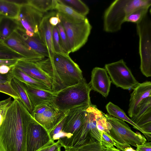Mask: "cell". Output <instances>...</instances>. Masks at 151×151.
I'll return each instance as SVG.
<instances>
[{"mask_svg": "<svg viewBox=\"0 0 151 151\" xmlns=\"http://www.w3.org/2000/svg\"><path fill=\"white\" fill-rule=\"evenodd\" d=\"M32 117L20 100L12 101L0 126V151H27V132Z\"/></svg>", "mask_w": 151, "mask_h": 151, "instance_id": "cell-1", "label": "cell"}, {"mask_svg": "<svg viewBox=\"0 0 151 151\" xmlns=\"http://www.w3.org/2000/svg\"><path fill=\"white\" fill-rule=\"evenodd\" d=\"M35 62L52 79L54 93L77 84L84 78L78 65L65 54L55 52Z\"/></svg>", "mask_w": 151, "mask_h": 151, "instance_id": "cell-2", "label": "cell"}, {"mask_svg": "<svg viewBox=\"0 0 151 151\" xmlns=\"http://www.w3.org/2000/svg\"><path fill=\"white\" fill-rule=\"evenodd\" d=\"M106 148L93 138L87 143L78 148L75 151H103Z\"/></svg>", "mask_w": 151, "mask_h": 151, "instance_id": "cell-31", "label": "cell"}, {"mask_svg": "<svg viewBox=\"0 0 151 151\" xmlns=\"http://www.w3.org/2000/svg\"><path fill=\"white\" fill-rule=\"evenodd\" d=\"M0 43L21 55L27 60L36 62L44 59L45 58L30 47L17 30Z\"/></svg>", "mask_w": 151, "mask_h": 151, "instance_id": "cell-12", "label": "cell"}, {"mask_svg": "<svg viewBox=\"0 0 151 151\" xmlns=\"http://www.w3.org/2000/svg\"><path fill=\"white\" fill-rule=\"evenodd\" d=\"M137 151H151V142H148L142 145H138Z\"/></svg>", "mask_w": 151, "mask_h": 151, "instance_id": "cell-40", "label": "cell"}, {"mask_svg": "<svg viewBox=\"0 0 151 151\" xmlns=\"http://www.w3.org/2000/svg\"><path fill=\"white\" fill-rule=\"evenodd\" d=\"M91 90L84 78L77 84L55 93L52 102L64 113L77 107H89L92 104L90 96Z\"/></svg>", "mask_w": 151, "mask_h": 151, "instance_id": "cell-4", "label": "cell"}, {"mask_svg": "<svg viewBox=\"0 0 151 151\" xmlns=\"http://www.w3.org/2000/svg\"><path fill=\"white\" fill-rule=\"evenodd\" d=\"M105 68L111 82L117 87L125 90L133 89L139 83L122 59L106 64Z\"/></svg>", "mask_w": 151, "mask_h": 151, "instance_id": "cell-9", "label": "cell"}, {"mask_svg": "<svg viewBox=\"0 0 151 151\" xmlns=\"http://www.w3.org/2000/svg\"><path fill=\"white\" fill-rule=\"evenodd\" d=\"M150 110H151V96L147 98L139 104L135 115L130 119L135 124L142 115Z\"/></svg>", "mask_w": 151, "mask_h": 151, "instance_id": "cell-30", "label": "cell"}, {"mask_svg": "<svg viewBox=\"0 0 151 151\" xmlns=\"http://www.w3.org/2000/svg\"><path fill=\"white\" fill-rule=\"evenodd\" d=\"M55 143L51 141L42 148L37 151H48L50 148Z\"/></svg>", "mask_w": 151, "mask_h": 151, "instance_id": "cell-46", "label": "cell"}, {"mask_svg": "<svg viewBox=\"0 0 151 151\" xmlns=\"http://www.w3.org/2000/svg\"><path fill=\"white\" fill-rule=\"evenodd\" d=\"M14 66L33 78L44 83L52 91L53 85L52 79L35 62L24 60H19Z\"/></svg>", "mask_w": 151, "mask_h": 151, "instance_id": "cell-16", "label": "cell"}, {"mask_svg": "<svg viewBox=\"0 0 151 151\" xmlns=\"http://www.w3.org/2000/svg\"><path fill=\"white\" fill-rule=\"evenodd\" d=\"M88 107H77L65 113V120L62 131L69 135L71 138L85 120L87 115L86 109Z\"/></svg>", "mask_w": 151, "mask_h": 151, "instance_id": "cell-14", "label": "cell"}, {"mask_svg": "<svg viewBox=\"0 0 151 151\" xmlns=\"http://www.w3.org/2000/svg\"><path fill=\"white\" fill-rule=\"evenodd\" d=\"M21 5L12 0H0V15L16 19L19 14Z\"/></svg>", "mask_w": 151, "mask_h": 151, "instance_id": "cell-25", "label": "cell"}, {"mask_svg": "<svg viewBox=\"0 0 151 151\" xmlns=\"http://www.w3.org/2000/svg\"><path fill=\"white\" fill-rule=\"evenodd\" d=\"M133 89L131 94L128 111L130 118L135 115L139 104L146 99L151 96V82L146 81L139 83Z\"/></svg>", "mask_w": 151, "mask_h": 151, "instance_id": "cell-17", "label": "cell"}, {"mask_svg": "<svg viewBox=\"0 0 151 151\" xmlns=\"http://www.w3.org/2000/svg\"><path fill=\"white\" fill-rule=\"evenodd\" d=\"M51 141L47 130L32 116L27 132V151H37Z\"/></svg>", "mask_w": 151, "mask_h": 151, "instance_id": "cell-13", "label": "cell"}, {"mask_svg": "<svg viewBox=\"0 0 151 151\" xmlns=\"http://www.w3.org/2000/svg\"><path fill=\"white\" fill-rule=\"evenodd\" d=\"M58 13L67 36L71 52H76L87 42L92 26L86 17L83 20H76Z\"/></svg>", "mask_w": 151, "mask_h": 151, "instance_id": "cell-7", "label": "cell"}, {"mask_svg": "<svg viewBox=\"0 0 151 151\" xmlns=\"http://www.w3.org/2000/svg\"><path fill=\"white\" fill-rule=\"evenodd\" d=\"M0 59L26 60L21 55L9 49L1 43Z\"/></svg>", "mask_w": 151, "mask_h": 151, "instance_id": "cell-33", "label": "cell"}, {"mask_svg": "<svg viewBox=\"0 0 151 151\" xmlns=\"http://www.w3.org/2000/svg\"><path fill=\"white\" fill-rule=\"evenodd\" d=\"M0 92L10 96L14 99L20 100L18 95L12 88L10 82L6 84L0 83Z\"/></svg>", "mask_w": 151, "mask_h": 151, "instance_id": "cell-36", "label": "cell"}, {"mask_svg": "<svg viewBox=\"0 0 151 151\" xmlns=\"http://www.w3.org/2000/svg\"><path fill=\"white\" fill-rule=\"evenodd\" d=\"M58 31L60 40L63 48L65 53L69 55L71 50L68 39L65 30L61 23L56 26Z\"/></svg>", "mask_w": 151, "mask_h": 151, "instance_id": "cell-34", "label": "cell"}, {"mask_svg": "<svg viewBox=\"0 0 151 151\" xmlns=\"http://www.w3.org/2000/svg\"><path fill=\"white\" fill-rule=\"evenodd\" d=\"M8 106L6 107L0 109V126L4 120L5 112Z\"/></svg>", "mask_w": 151, "mask_h": 151, "instance_id": "cell-45", "label": "cell"}, {"mask_svg": "<svg viewBox=\"0 0 151 151\" xmlns=\"http://www.w3.org/2000/svg\"><path fill=\"white\" fill-rule=\"evenodd\" d=\"M54 9L57 10L58 12L61 13L75 20H83L86 17L79 14L70 7L59 3L57 0Z\"/></svg>", "mask_w": 151, "mask_h": 151, "instance_id": "cell-28", "label": "cell"}, {"mask_svg": "<svg viewBox=\"0 0 151 151\" xmlns=\"http://www.w3.org/2000/svg\"><path fill=\"white\" fill-rule=\"evenodd\" d=\"M19 60L17 59H0V66L5 65L11 68L15 66Z\"/></svg>", "mask_w": 151, "mask_h": 151, "instance_id": "cell-39", "label": "cell"}, {"mask_svg": "<svg viewBox=\"0 0 151 151\" xmlns=\"http://www.w3.org/2000/svg\"><path fill=\"white\" fill-rule=\"evenodd\" d=\"M106 108L109 115L129 123L133 126L134 128L142 132L146 137L148 141H151V135L146 133L134 123L127 116L124 111L118 106L109 102L106 104Z\"/></svg>", "mask_w": 151, "mask_h": 151, "instance_id": "cell-21", "label": "cell"}, {"mask_svg": "<svg viewBox=\"0 0 151 151\" xmlns=\"http://www.w3.org/2000/svg\"><path fill=\"white\" fill-rule=\"evenodd\" d=\"M23 40L33 50L47 58L51 55L46 46L40 39L39 35L29 37L24 32L17 29Z\"/></svg>", "mask_w": 151, "mask_h": 151, "instance_id": "cell-22", "label": "cell"}, {"mask_svg": "<svg viewBox=\"0 0 151 151\" xmlns=\"http://www.w3.org/2000/svg\"><path fill=\"white\" fill-rule=\"evenodd\" d=\"M43 15V13L27 3L21 5L18 16L15 19L18 25L17 29L29 37L39 35L38 27Z\"/></svg>", "mask_w": 151, "mask_h": 151, "instance_id": "cell-11", "label": "cell"}, {"mask_svg": "<svg viewBox=\"0 0 151 151\" xmlns=\"http://www.w3.org/2000/svg\"><path fill=\"white\" fill-rule=\"evenodd\" d=\"M18 28V25L15 19L0 15V43L9 36Z\"/></svg>", "mask_w": 151, "mask_h": 151, "instance_id": "cell-24", "label": "cell"}, {"mask_svg": "<svg viewBox=\"0 0 151 151\" xmlns=\"http://www.w3.org/2000/svg\"><path fill=\"white\" fill-rule=\"evenodd\" d=\"M23 83L34 109L36 106L43 103L52 101L55 93Z\"/></svg>", "mask_w": 151, "mask_h": 151, "instance_id": "cell-19", "label": "cell"}, {"mask_svg": "<svg viewBox=\"0 0 151 151\" xmlns=\"http://www.w3.org/2000/svg\"><path fill=\"white\" fill-rule=\"evenodd\" d=\"M9 73L24 84L35 88L51 91V89L45 84L33 78L14 66L11 68Z\"/></svg>", "mask_w": 151, "mask_h": 151, "instance_id": "cell-20", "label": "cell"}, {"mask_svg": "<svg viewBox=\"0 0 151 151\" xmlns=\"http://www.w3.org/2000/svg\"><path fill=\"white\" fill-rule=\"evenodd\" d=\"M57 0H28L27 4L42 12L54 9Z\"/></svg>", "mask_w": 151, "mask_h": 151, "instance_id": "cell-27", "label": "cell"}, {"mask_svg": "<svg viewBox=\"0 0 151 151\" xmlns=\"http://www.w3.org/2000/svg\"><path fill=\"white\" fill-rule=\"evenodd\" d=\"M101 136V144L104 147L106 148H110L116 146L115 142L110 136L107 133L104 132H99Z\"/></svg>", "mask_w": 151, "mask_h": 151, "instance_id": "cell-37", "label": "cell"}, {"mask_svg": "<svg viewBox=\"0 0 151 151\" xmlns=\"http://www.w3.org/2000/svg\"><path fill=\"white\" fill-rule=\"evenodd\" d=\"M65 116L55 127L49 133L51 139L53 136L58 134L62 131L64 122Z\"/></svg>", "mask_w": 151, "mask_h": 151, "instance_id": "cell-38", "label": "cell"}, {"mask_svg": "<svg viewBox=\"0 0 151 151\" xmlns=\"http://www.w3.org/2000/svg\"><path fill=\"white\" fill-rule=\"evenodd\" d=\"M111 81L105 68H94L91 73V80L89 83L91 88L105 97H106L110 90Z\"/></svg>", "mask_w": 151, "mask_h": 151, "instance_id": "cell-15", "label": "cell"}, {"mask_svg": "<svg viewBox=\"0 0 151 151\" xmlns=\"http://www.w3.org/2000/svg\"><path fill=\"white\" fill-rule=\"evenodd\" d=\"M59 3L68 6L79 14L86 17L88 13L89 9L82 1L80 0H57Z\"/></svg>", "mask_w": 151, "mask_h": 151, "instance_id": "cell-26", "label": "cell"}, {"mask_svg": "<svg viewBox=\"0 0 151 151\" xmlns=\"http://www.w3.org/2000/svg\"><path fill=\"white\" fill-rule=\"evenodd\" d=\"M104 114L101 111L97 115L96 119V127L99 133L104 132L108 134L111 125L107 121Z\"/></svg>", "mask_w": 151, "mask_h": 151, "instance_id": "cell-32", "label": "cell"}, {"mask_svg": "<svg viewBox=\"0 0 151 151\" xmlns=\"http://www.w3.org/2000/svg\"><path fill=\"white\" fill-rule=\"evenodd\" d=\"M10 70V66L5 65H2L0 66V74L2 75L7 74Z\"/></svg>", "mask_w": 151, "mask_h": 151, "instance_id": "cell-43", "label": "cell"}, {"mask_svg": "<svg viewBox=\"0 0 151 151\" xmlns=\"http://www.w3.org/2000/svg\"><path fill=\"white\" fill-rule=\"evenodd\" d=\"M10 82V76L9 73L6 74H0V83L6 84Z\"/></svg>", "mask_w": 151, "mask_h": 151, "instance_id": "cell-42", "label": "cell"}, {"mask_svg": "<svg viewBox=\"0 0 151 151\" xmlns=\"http://www.w3.org/2000/svg\"><path fill=\"white\" fill-rule=\"evenodd\" d=\"M86 111L85 120L65 145L68 149L75 150L93 138L101 142V136L96 127V119L101 111L95 105L91 104L86 109Z\"/></svg>", "mask_w": 151, "mask_h": 151, "instance_id": "cell-6", "label": "cell"}, {"mask_svg": "<svg viewBox=\"0 0 151 151\" xmlns=\"http://www.w3.org/2000/svg\"><path fill=\"white\" fill-rule=\"evenodd\" d=\"M64 151H75L74 150H71L70 149H65Z\"/></svg>", "mask_w": 151, "mask_h": 151, "instance_id": "cell-49", "label": "cell"}, {"mask_svg": "<svg viewBox=\"0 0 151 151\" xmlns=\"http://www.w3.org/2000/svg\"><path fill=\"white\" fill-rule=\"evenodd\" d=\"M52 38L55 52L66 54L62 48L58 31L56 26L53 27Z\"/></svg>", "mask_w": 151, "mask_h": 151, "instance_id": "cell-35", "label": "cell"}, {"mask_svg": "<svg viewBox=\"0 0 151 151\" xmlns=\"http://www.w3.org/2000/svg\"><path fill=\"white\" fill-rule=\"evenodd\" d=\"M49 22L53 26H56L58 24L60 23L61 20L57 12L55 15L52 16L50 18Z\"/></svg>", "mask_w": 151, "mask_h": 151, "instance_id": "cell-41", "label": "cell"}, {"mask_svg": "<svg viewBox=\"0 0 151 151\" xmlns=\"http://www.w3.org/2000/svg\"><path fill=\"white\" fill-rule=\"evenodd\" d=\"M111 128L108 134L116 144L117 149L124 151L126 147L132 146L137 147L147 142L145 137L139 132H134L125 121L108 114H104Z\"/></svg>", "mask_w": 151, "mask_h": 151, "instance_id": "cell-5", "label": "cell"}, {"mask_svg": "<svg viewBox=\"0 0 151 151\" xmlns=\"http://www.w3.org/2000/svg\"><path fill=\"white\" fill-rule=\"evenodd\" d=\"M151 0H116L106 9L104 16V29L108 32L120 30L127 17L134 10L150 7Z\"/></svg>", "mask_w": 151, "mask_h": 151, "instance_id": "cell-3", "label": "cell"}, {"mask_svg": "<svg viewBox=\"0 0 151 151\" xmlns=\"http://www.w3.org/2000/svg\"><path fill=\"white\" fill-rule=\"evenodd\" d=\"M9 74L10 75V83L12 88L18 95L20 100L31 114L34 108L27 95L24 84Z\"/></svg>", "mask_w": 151, "mask_h": 151, "instance_id": "cell-23", "label": "cell"}, {"mask_svg": "<svg viewBox=\"0 0 151 151\" xmlns=\"http://www.w3.org/2000/svg\"><path fill=\"white\" fill-rule=\"evenodd\" d=\"M103 151H120V150L114 147L109 148H106Z\"/></svg>", "mask_w": 151, "mask_h": 151, "instance_id": "cell-47", "label": "cell"}, {"mask_svg": "<svg viewBox=\"0 0 151 151\" xmlns=\"http://www.w3.org/2000/svg\"><path fill=\"white\" fill-rule=\"evenodd\" d=\"M149 8L142 7L134 10L124 20V22H131L136 24L138 23L147 14Z\"/></svg>", "mask_w": 151, "mask_h": 151, "instance_id": "cell-29", "label": "cell"}, {"mask_svg": "<svg viewBox=\"0 0 151 151\" xmlns=\"http://www.w3.org/2000/svg\"><path fill=\"white\" fill-rule=\"evenodd\" d=\"M139 36L140 69L147 77L151 76V21L147 14L137 24Z\"/></svg>", "mask_w": 151, "mask_h": 151, "instance_id": "cell-8", "label": "cell"}, {"mask_svg": "<svg viewBox=\"0 0 151 151\" xmlns=\"http://www.w3.org/2000/svg\"><path fill=\"white\" fill-rule=\"evenodd\" d=\"M12 97L10 96L8 99L0 101V109L8 106L12 101Z\"/></svg>", "mask_w": 151, "mask_h": 151, "instance_id": "cell-44", "label": "cell"}, {"mask_svg": "<svg viewBox=\"0 0 151 151\" xmlns=\"http://www.w3.org/2000/svg\"><path fill=\"white\" fill-rule=\"evenodd\" d=\"M30 114L49 133L64 117L66 113L59 110L50 101L36 106Z\"/></svg>", "mask_w": 151, "mask_h": 151, "instance_id": "cell-10", "label": "cell"}, {"mask_svg": "<svg viewBox=\"0 0 151 151\" xmlns=\"http://www.w3.org/2000/svg\"><path fill=\"white\" fill-rule=\"evenodd\" d=\"M56 12H52L48 13L43 17L38 27L40 38L46 46L50 55L55 53L52 43L53 27L49 23V19Z\"/></svg>", "mask_w": 151, "mask_h": 151, "instance_id": "cell-18", "label": "cell"}, {"mask_svg": "<svg viewBox=\"0 0 151 151\" xmlns=\"http://www.w3.org/2000/svg\"><path fill=\"white\" fill-rule=\"evenodd\" d=\"M124 151H137L134 150L131 147H128L126 148L124 150Z\"/></svg>", "mask_w": 151, "mask_h": 151, "instance_id": "cell-48", "label": "cell"}]
</instances>
